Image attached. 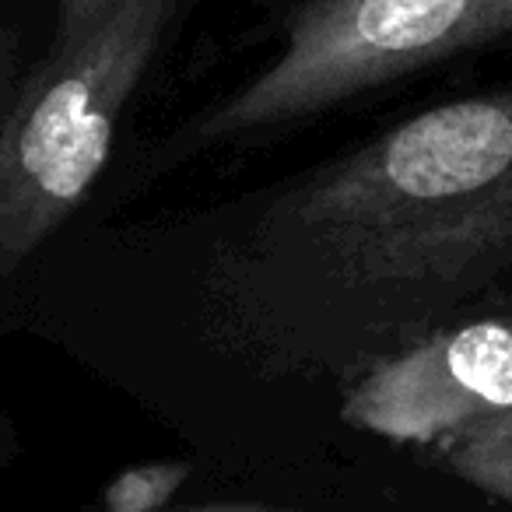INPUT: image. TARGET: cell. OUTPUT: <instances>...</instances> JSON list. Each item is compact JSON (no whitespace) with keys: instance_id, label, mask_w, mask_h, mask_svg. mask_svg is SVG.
<instances>
[{"instance_id":"3957f363","label":"cell","mask_w":512,"mask_h":512,"mask_svg":"<svg viewBox=\"0 0 512 512\" xmlns=\"http://www.w3.org/2000/svg\"><path fill=\"white\" fill-rule=\"evenodd\" d=\"M512 36V0H306L264 71L176 137V155L299 123Z\"/></svg>"},{"instance_id":"277c9868","label":"cell","mask_w":512,"mask_h":512,"mask_svg":"<svg viewBox=\"0 0 512 512\" xmlns=\"http://www.w3.org/2000/svg\"><path fill=\"white\" fill-rule=\"evenodd\" d=\"M512 411V313H470L372 365L344 390L341 421L393 442L442 439Z\"/></svg>"},{"instance_id":"5b68a950","label":"cell","mask_w":512,"mask_h":512,"mask_svg":"<svg viewBox=\"0 0 512 512\" xmlns=\"http://www.w3.org/2000/svg\"><path fill=\"white\" fill-rule=\"evenodd\" d=\"M435 449L460 481L512 505V411L477 421Z\"/></svg>"},{"instance_id":"52a82bcc","label":"cell","mask_w":512,"mask_h":512,"mask_svg":"<svg viewBox=\"0 0 512 512\" xmlns=\"http://www.w3.org/2000/svg\"><path fill=\"white\" fill-rule=\"evenodd\" d=\"M116 4H120V0H60V22H57L53 50L71 46L74 39H81L99 18H106Z\"/></svg>"},{"instance_id":"9c48e42d","label":"cell","mask_w":512,"mask_h":512,"mask_svg":"<svg viewBox=\"0 0 512 512\" xmlns=\"http://www.w3.org/2000/svg\"><path fill=\"white\" fill-rule=\"evenodd\" d=\"M4 71H8V60L0 57V78H4Z\"/></svg>"},{"instance_id":"6da1fadb","label":"cell","mask_w":512,"mask_h":512,"mask_svg":"<svg viewBox=\"0 0 512 512\" xmlns=\"http://www.w3.org/2000/svg\"><path fill=\"white\" fill-rule=\"evenodd\" d=\"M193 341L256 386L334 383L512 285V88L393 123L179 225Z\"/></svg>"},{"instance_id":"8992f818","label":"cell","mask_w":512,"mask_h":512,"mask_svg":"<svg viewBox=\"0 0 512 512\" xmlns=\"http://www.w3.org/2000/svg\"><path fill=\"white\" fill-rule=\"evenodd\" d=\"M186 477L183 463H144L113 477L102 495L106 512H162Z\"/></svg>"},{"instance_id":"ba28073f","label":"cell","mask_w":512,"mask_h":512,"mask_svg":"<svg viewBox=\"0 0 512 512\" xmlns=\"http://www.w3.org/2000/svg\"><path fill=\"white\" fill-rule=\"evenodd\" d=\"M183 512H274V509H246V505H207V509H183Z\"/></svg>"},{"instance_id":"7a4b0ae2","label":"cell","mask_w":512,"mask_h":512,"mask_svg":"<svg viewBox=\"0 0 512 512\" xmlns=\"http://www.w3.org/2000/svg\"><path fill=\"white\" fill-rule=\"evenodd\" d=\"M176 8L179 0H120L81 39L53 50L0 116V278L88 197Z\"/></svg>"}]
</instances>
